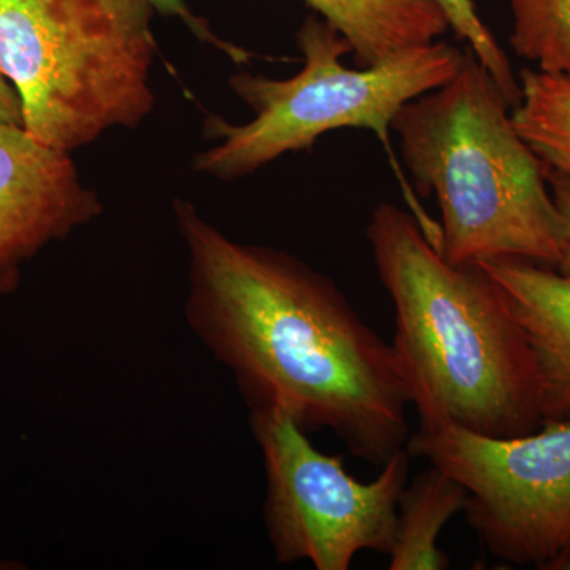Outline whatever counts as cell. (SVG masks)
<instances>
[{
    "mask_svg": "<svg viewBox=\"0 0 570 570\" xmlns=\"http://www.w3.org/2000/svg\"><path fill=\"white\" fill-rule=\"evenodd\" d=\"M175 214L189 254L187 322L249 407L333 431L373 466L406 449L412 403L400 356L341 288L284 250L235 242L189 202Z\"/></svg>",
    "mask_w": 570,
    "mask_h": 570,
    "instance_id": "cell-1",
    "label": "cell"
},
{
    "mask_svg": "<svg viewBox=\"0 0 570 570\" xmlns=\"http://www.w3.org/2000/svg\"><path fill=\"white\" fill-rule=\"evenodd\" d=\"M395 307L393 340L420 426L450 423L489 438L542 425L527 335L480 264H450L411 213L381 204L366 228Z\"/></svg>",
    "mask_w": 570,
    "mask_h": 570,
    "instance_id": "cell-2",
    "label": "cell"
},
{
    "mask_svg": "<svg viewBox=\"0 0 570 570\" xmlns=\"http://www.w3.org/2000/svg\"><path fill=\"white\" fill-rule=\"evenodd\" d=\"M510 104L471 51L455 77L409 100L392 122L404 164L433 193L430 236L450 264L524 258L557 268L564 234L546 164L517 132Z\"/></svg>",
    "mask_w": 570,
    "mask_h": 570,
    "instance_id": "cell-3",
    "label": "cell"
},
{
    "mask_svg": "<svg viewBox=\"0 0 570 570\" xmlns=\"http://www.w3.org/2000/svg\"><path fill=\"white\" fill-rule=\"evenodd\" d=\"M156 13L145 0H0V73L22 127L71 153L154 108Z\"/></svg>",
    "mask_w": 570,
    "mask_h": 570,
    "instance_id": "cell-4",
    "label": "cell"
},
{
    "mask_svg": "<svg viewBox=\"0 0 570 570\" xmlns=\"http://www.w3.org/2000/svg\"><path fill=\"white\" fill-rule=\"evenodd\" d=\"M303 69L291 78L239 71L232 89L254 112L253 121L209 119L216 145L198 154L195 170L219 179L242 178L279 159L311 148L333 130L367 129L387 145L397 111L455 77L464 51L445 41L397 52L374 66L348 69L351 43L316 13L296 33Z\"/></svg>",
    "mask_w": 570,
    "mask_h": 570,
    "instance_id": "cell-5",
    "label": "cell"
},
{
    "mask_svg": "<svg viewBox=\"0 0 570 570\" xmlns=\"http://www.w3.org/2000/svg\"><path fill=\"white\" fill-rule=\"evenodd\" d=\"M406 450L466 489L464 520L494 558L519 568L570 569V419L547 420L515 438L450 423L419 426Z\"/></svg>",
    "mask_w": 570,
    "mask_h": 570,
    "instance_id": "cell-6",
    "label": "cell"
},
{
    "mask_svg": "<svg viewBox=\"0 0 570 570\" xmlns=\"http://www.w3.org/2000/svg\"><path fill=\"white\" fill-rule=\"evenodd\" d=\"M250 428L264 456L265 527L279 564L348 570L363 551L389 557L411 469L406 449L382 464L376 479L360 482L341 456L314 448L283 409L250 407Z\"/></svg>",
    "mask_w": 570,
    "mask_h": 570,
    "instance_id": "cell-7",
    "label": "cell"
},
{
    "mask_svg": "<svg viewBox=\"0 0 570 570\" xmlns=\"http://www.w3.org/2000/svg\"><path fill=\"white\" fill-rule=\"evenodd\" d=\"M102 212L70 153L37 140L22 126L0 122V291L41 247Z\"/></svg>",
    "mask_w": 570,
    "mask_h": 570,
    "instance_id": "cell-8",
    "label": "cell"
},
{
    "mask_svg": "<svg viewBox=\"0 0 570 570\" xmlns=\"http://www.w3.org/2000/svg\"><path fill=\"white\" fill-rule=\"evenodd\" d=\"M478 264L501 285L527 335L542 422L570 419V275L524 258Z\"/></svg>",
    "mask_w": 570,
    "mask_h": 570,
    "instance_id": "cell-9",
    "label": "cell"
},
{
    "mask_svg": "<svg viewBox=\"0 0 570 570\" xmlns=\"http://www.w3.org/2000/svg\"><path fill=\"white\" fill-rule=\"evenodd\" d=\"M351 43L360 67L433 43L449 31L434 0H305Z\"/></svg>",
    "mask_w": 570,
    "mask_h": 570,
    "instance_id": "cell-10",
    "label": "cell"
},
{
    "mask_svg": "<svg viewBox=\"0 0 570 570\" xmlns=\"http://www.w3.org/2000/svg\"><path fill=\"white\" fill-rule=\"evenodd\" d=\"M468 491L448 472L431 464L404 487L397 502L390 570L449 569L439 535L456 513H463Z\"/></svg>",
    "mask_w": 570,
    "mask_h": 570,
    "instance_id": "cell-11",
    "label": "cell"
},
{
    "mask_svg": "<svg viewBox=\"0 0 570 570\" xmlns=\"http://www.w3.org/2000/svg\"><path fill=\"white\" fill-rule=\"evenodd\" d=\"M517 132L546 167L570 175V80L540 70H523L520 99L513 107Z\"/></svg>",
    "mask_w": 570,
    "mask_h": 570,
    "instance_id": "cell-12",
    "label": "cell"
},
{
    "mask_svg": "<svg viewBox=\"0 0 570 570\" xmlns=\"http://www.w3.org/2000/svg\"><path fill=\"white\" fill-rule=\"evenodd\" d=\"M510 45L543 73L570 80V0H509Z\"/></svg>",
    "mask_w": 570,
    "mask_h": 570,
    "instance_id": "cell-13",
    "label": "cell"
},
{
    "mask_svg": "<svg viewBox=\"0 0 570 570\" xmlns=\"http://www.w3.org/2000/svg\"><path fill=\"white\" fill-rule=\"evenodd\" d=\"M448 18L450 29L466 41L469 51L478 58L483 69L497 82L504 94L510 107H515L520 99V81L513 73L508 55L498 43L489 26L479 17L472 0H434Z\"/></svg>",
    "mask_w": 570,
    "mask_h": 570,
    "instance_id": "cell-14",
    "label": "cell"
},
{
    "mask_svg": "<svg viewBox=\"0 0 570 570\" xmlns=\"http://www.w3.org/2000/svg\"><path fill=\"white\" fill-rule=\"evenodd\" d=\"M149 7L157 13L164 14V17L179 18L189 26L190 31L195 33L202 41H208V43L216 45L227 56L238 62H245L249 52L243 51L242 48L235 47V45L225 43V41L217 39L212 31H209L208 24L200 18L195 17L187 9L186 3L183 0H145Z\"/></svg>",
    "mask_w": 570,
    "mask_h": 570,
    "instance_id": "cell-15",
    "label": "cell"
},
{
    "mask_svg": "<svg viewBox=\"0 0 570 570\" xmlns=\"http://www.w3.org/2000/svg\"><path fill=\"white\" fill-rule=\"evenodd\" d=\"M547 183H549L551 197L557 205L558 213L561 216L562 234H564V245H562V255L557 269L570 275V175L561 174L553 168H546Z\"/></svg>",
    "mask_w": 570,
    "mask_h": 570,
    "instance_id": "cell-16",
    "label": "cell"
},
{
    "mask_svg": "<svg viewBox=\"0 0 570 570\" xmlns=\"http://www.w3.org/2000/svg\"><path fill=\"white\" fill-rule=\"evenodd\" d=\"M0 122L22 126L21 104L13 86L0 73Z\"/></svg>",
    "mask_w": 570,
    "mask_h": 570,
    "instance_id": "cell-17",
    "label": "cell"
},
{
    "mask_svg": "<svg viewBox=\"0 0 570 570\" xmlns=\"http://www.w3.org/2000/svg\"><path fill=\"white\" fill-rule=\"evenodd\" d=\"M13 569V566L10 562L0 560V570Z\"/></svg>",
    "mask_w": 570,
    "mask_h": 570,
    "instance_id": "cell-18",
    "label": "cell"
},
{
    "mask_svg": "<svg viewBox=\"0 0 570 570\" xmlns=\"http://www.w3.org/2000/svg\"><path fill=\"white\" fill-rule=\"evenodd\" d=\"M570 570V569H569Z\"/></svg>",
    "mask_w": 570,
    "mask_h": 570,
    "instance_id": "cell-19",
    "label": "cell"
}]
</instances>
